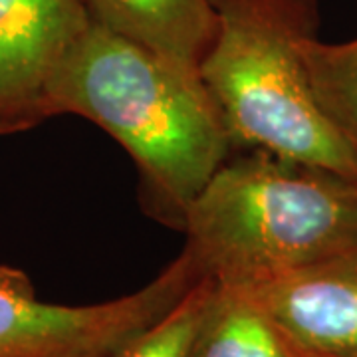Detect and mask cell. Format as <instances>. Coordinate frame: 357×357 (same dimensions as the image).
<instances>
[{
	"instance_id": "cell-7",
	"label": "cell",
	"mask_w": 357,
	"mask_h": 357,
	"mask_svg": "<svg viewBox=\"0 0 357 357\" xmlns=\"http://www.w3.org/2000/svg\"><path fill=\"white\" fill-rule=\"evenodd\" d=\"M86 4L98 24L192 74H199L215 38L217 16L211 0H86Z\"/></svg>"
},
{
	"instance_id": "cell-11",
	"label": "cell",
	"mask_w": 357,
	"mask_h": 357,
	"mask_svg": "<svg viewBox=\"0 0 357 357\" xmlns=\"http://www.w3.org/2000/svg\"><path fill=\"white\" fill-rule=\"evenodd\" d=\"M318 48L328 60H332L335 64L357 66V36L344 44H326L319 40Z\"/></svg>"
},
{
	"instance_id": "cell-3",
	"label": "cell",
	"mask_w": 357,
	"mask_h": 357,
	"mask_svg": "<svg viewBox=\"0 0 357 357\" xmlns=\"http://www.w3.org/2000/svg\"><path fill=\"white\" fill-rule=\"evenodd\" d=\"M215 38L199 76L234 149H260L357 183V163L321 112L306 44L318 38L316 0H211Z\"/></svg>"
},
{
	"instance_id": "cell-10",
	"label": "cell",
	"mask_w": 357,
	"mask_h": 357,
	"mask_svg": "<svg viewBox=\"0 0 357 357\" xmlns=\"http://www.w3.org/2000/svg\"><path fill=\"white\" fill-rule=\"evenodd\" d=\"M318 42L319 38H312L306 44L312 88L321 112L357 163V66L328 60L319 52Z\"/></svg>"
},
{
	"instance_id": "cell-1",
	"label": "cell",
	"mask_w": 357,
	"mask_h": 357,
	"mask_svg": "<svg viewBox=\"0 0 357 357\" xmlns=\"http://www.w3.org/2000/svg\"><path fill=\"white\" fill-rule=\"evenodd\" d=\"M42 107L109 133L139 169L149 208L175 227L234 151L199 74L96 20L52 74Z\"/></svg>"
},
{
	"instance_id": "cell-5",
	"label": "cell",
	"mask_w": 357,
	"mask_h": 357,
	"mask_svg": "<svg viewBox=\"0 0 357 357\" xmlns=\"http://www.w3.org/2000/svg\"><path fill=\"white\" fill-rule=\"evenodd\" d=\"M234 288L296 357H357V246Z\"/></svg>"
},
{
	"instance_id": "cell-8",
	"label": "cell",
	"mask_w": 357,
	"mask_h": 357,
	"mask_svg": "<svg viewBox=\"0 0 357 357\" xmlns=\"http://www.w3.org/2000/svg\"><path fill=\"white\" fill-rule=\"evenodd\" d=\"M187 357L296 356L243 290L213 280V290Z\"/></svg>"
},
{
	"instance_id": "cell-6",
	"label": "cell",
	"mask_w": 357,
	"mask_h": 357,
	"mask_svg": "<svg viewBox=\"0 0 357 357\" xmlns=\"http://www.w3.org/2000/svg\"><path fill=\"white\" fill-rule=\"evenodd\" d=\"M91 22L86 0H0V133L46 119V86Z\"/></svg>"
},
{
	"instance_id": "cell-4",
	"label": "cell",
	"mask_w": 357,
	"mask_h": 357,
	"mask_svg": "<svg viewBox=\"0 0 357 357\" xmlns=\"http://www.w3.org/2000/svg\"><path fill=\"white\" fill-rule=\"evenodd\" d=\"M204 278L187 248L141 290L103 304L38 300L22 270L0 266V357H103L169 314Z\"/></svg>"
},
{
	"instance_id": "cell-9",
	"label": "cell",
	"mask_w": 357,
	"mask_h": 357,
	"mask_svg": "<svg viewBox=\"0 0 357 357\" xmlns=\"http://www.w3.org/2000/svg\"><path fill=\"white\" fill-rule=\"evenodd\" d=\"M211 290L213 280L204 276L169 314L103 357H187Z\"/></svg>"
},
{
	"instance_id": "cell-2",
	"label": "cell",
	"mask_w": 357,
	"mask_h": 357,
	"mask_svg": "<svg viewBox=\"0 0 357 357\" xmlns=\"http://www.w3.org/2000/svg\"><path fill=\"white\" fill-rule=\"evenodd\" d=\"M181 229L204 276L243 286L357 246V183L250 149L218 167Z\"/></svg>"
}]
</instances>
